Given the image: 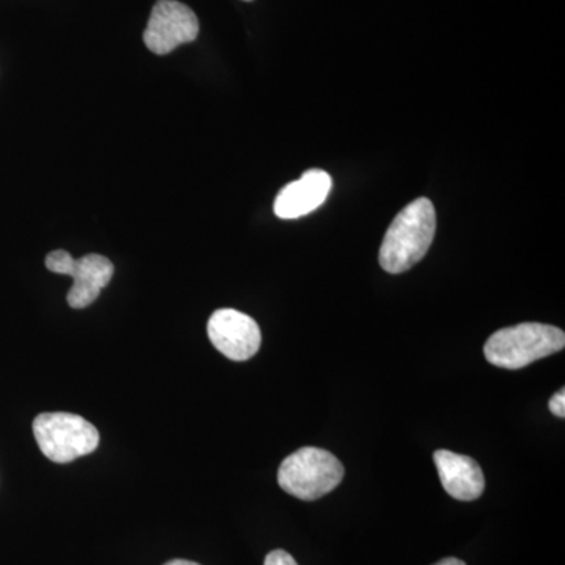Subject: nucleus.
Returning a JSON list of instances; mask_svg holds the SVG:
<instances>
[{"instance_id":"obj_5","label":"nucleus","mask_w":565,"mask_h":565,"mask_svg":"<svg viewBox=\"0 0 565 565\" xmlns=\"http://www.w3.org/2000/svg\"><path fill=\"white\" fill-rule=\"evenodd\" d=\"M199 32V18L192 9L177 0H159L152 7L143 41L154 54L166 55L181 44L195 41Z\"/></svg>"},{"instance_id":"obj_11","label":"nucleus","mask_w":565,"mask_h":565,"mask_svg":"<svg viewBox=\"0 0 565 565\" xmlns=\"http://www.w3.org/2000/svg\"><path fill=\"white\" fill-rule=\"evenodd\" d=\"M264 565H299L296 559L285 550H274L266 556Z\"/></svg>"},{"instance_id":"obj_2","label":"nucleus","mask_w":565,"mask_h":565,"mask_svg":"<svg viewBox=\"0 0 565 565\" xmlns=\"http://www.w3.org/2000/svg\"><path fill=\"white\" fill-rule=\"evenodd\" d=\"M565 348V333L555 326L525 322L498 330L487 340V362L504 370H522L527 364Z\"/></svg>"},{"instance_id":"obj_3","label":"nucleus","mask_w":565,"mask_h":565,"mask_svg":"<svg viewBox=\"0 0 565 565\" xmlns=\"http://www.w3.org/2000/svg\"><path fill=\"white\" fill-rule=\"evenodd\" d=\"M344 467L337 456L326 449H299L286 457L278 470V484L286 493L302 501L326 497L341 484Z\"/></svg>"},{"instance_id":"obj_4","label":"nucleus","mask_w":565,"mask_h":565,"mask_svg":"<svg viewBox=\"0 0 565 565\" xmlns=\"http://www.w3.org/2000/svg\"><path fill=\"white\" fill-rule=\"evenodd\" d=\"M33 435L41 452L55 463L73 462L99 446L98 429L82 416L65 412L36 416Z\"/></svg>"},{"instance_id":"obj_13","label":"nucleus","mask_w":565,"mask_h":565,"mask_svg":"<svg viewBox=\"0 0 565 565\" xmlns=\"http://www.w3.org/2000/svg\"><path fill=\"white\" fill-rule=\"evenodd\" d=\"M434 565H467L462 559H457V557H445V559L438 561L437 564Z\"/></svg>"},{"instance_id":"obj_1","label":"nucleus","mask_w":565,"mask_h":565,"mask_svg":"<svg viewBox=\"0 0 565 565\" xmlns=\"http://www.w3.org/2000/svg\"><path fill=\"white\" fill-rule=\"evenodd\" d=\"M437 232V214L429 199H416L394 217L386 230L379 263L385 273L412 269L429 252Z\"/></svg>"},{"instance_id":"obj_14","label":"nucleus","mask_w":565,"mask_h":565,"mask_svg":"<svg viewBox=\"0 0 565 565\" xmlns=\"http://www.w3.org/2000/svg\"><path fill=\"white\" fill-rule=\"evenodd\" d=\"M163 565H200V564L192 563V561L173 559V561H170V563H167V564H163Z\"/></svg>"},{"instance_id":"obj_9","label":"nucleus","mask_w":565,"mask_h":565,"mask_svg":"<svg viewBox=\"0 0 565 565\" xmlns=\"http://www.w3.org/2000/svg\"><path fill=\"white\" fill-rule=\"evenodd\" d=\"M114 273V264L106 256L92 253V255L82 256L81 259H74L68 273L74 280L73 288L68 292L70 307L77 310L90 307L103 289L109 285Z\"/></svg>"},{"instance_id":"obj_10","label":"nucleus","mask_w":565,"mask_h":565,"mask_svg":"<svg viewBox=\"0 0 565 565\" xmlns=\"http://www.w3.org/2000/svg\"><path fill=\"white\" fill-rule=\"evenodd\" d=\"M73 263V256L65 250L51 252L50 255L46 256V267L54 274L68 275Z\"/></svg>"},{"instance_id":"obj_6","label":"nucleus","mask_w":565,"mask_h":565,"mask_svg":"<svg viewBox=\"0 0 565 565\" xmlns=\"http://www.w3.org/2000/svg\"><path fill=\"white\" fill-rule=\"evenodd\" d=\"M207 337L218 352L233 362H245L262 348V330L255 319L233 308L214 311L207 322Z\"/></svg>"},{"instance_id":"obj_12","label":"nucleus","mask_w":565,"mask_h":565,"mask_svg":"<svg viewBox=\"0 0 565 565\" xmlns=\"http://www.w3.org/2000/svg\"><path fill=\"white\" fill-rule=\"evenodd\" d=\"M550 412L553 415L557 416V418H565V392L564 388L559 390V392L553 394L552 399H550Z\"/></svg>"},{"instance_id":"obj_8","label":"nucleus","mask_w":565,"mask_h":565,"mask_svg":"<svg viewBox=\"0 0 565 565\" xmlns=\"http://www.w3.org/2000/svg\"><path fill=\"white\" fill-rule=\"evenodd\" d=\"M434 462L446 493L456 500L475 501L484 493V473L471 457L438 449L434 452Z\"/></svg>"},{"instance_id":"obj_7","label":"nucleus","mask_w":565,"mask_h":565,"mask_svg":"<svg viewBox=\"0 0 565 565\" xmlns=\"http://www.w3.org/2000/svg\"><path fill=\"white\" fill-rule=\"evenodd\" d=\"M332 177L323 170H308L302 178L289 182L275 199L274 211L282 221L303 217L326 203L332 191Z\"/></svg>"}]
</instances>
